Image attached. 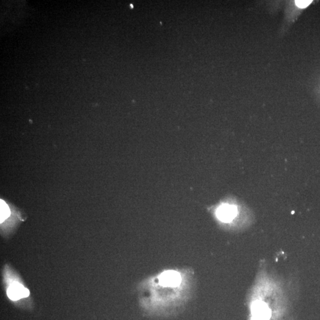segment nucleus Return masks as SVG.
Masks as SVG:
<instances>
[{"mask_svg":"<svg viewBox=\"0 0 320 320\" xmlns=\"http://www.w3.org/2000/svg\"><path fill=\"white\" fill-rule=\"evenodd\" d=\"M312 1H296L295 4L300 8H306L309 6Z\"/></svg>","mask_w":320,"mask_h":320,"instance_id":"nucleus-6","label":"nucleus"},{"mask_svg":"<svg viewBox=\"0 0 320 320\" xmlns=\"http://www.w3.org/2000/svg\"><path fill=\"white\" fill-rule=\"evenodd\" d=\"M8 297L12 301H17L20 299L28 297L30 291L28 289L24 287L22 284L13 282L8 287L7 291Z\"/></svg>","mask_w":320,"mask_h":320,"instance_id":"nucleus-3","label":"nucleus"},{"mask_svg":"<svg viewBox=\"0 0 320 320\" xmlns=\"http://www.w3.org/2000/svg\"><path fill=\"white\" fill-rule=\"evenodd\" d=\"M287 294L285 286L280 280L269 274L265 266L260 269L249 294L252 320L274 319V312H277L274 307H285Z\"/></svg>","mask_w":320,"mask_h":320,"instance_id":"nucleus-1","label":"nucleus"},{"mask_svg":"<svg viewBox=\"0 0 320 320\" xmlns=\"http://www.w3.org/2000/svg\"><path fill=\"white\" fill-rule=\"evenodd\" d=\"M181 281L180 274L176 271H166L159 276L160 283L165 287H177L180 285Z\"/></svg>","mask_w":320,"mask_h":320,"instance_id":"nucleus-4","label":"nucleus"},{"mask_svg":"<svg viewBox=\"0 0 320 320\" xmlns=\"http://www.w3.org/2000/svg\"><path fill=\"white\" fill-rule=\"evenodd\" d=\"M0 202V223L2 224L10 216L11 212L4 200L1 199Z\"/></svg>","mask_w":320,"mask_h":320,"instance_id":"nucleus-5","label":"nucleus"},{"mask_svg":"<svg viewBox=\"0 0 320 320\" xmlns=\"http://www.w3.org/2000/svg\"><path fill=\"white\" fill-rule=\"evenodd\" d=\"M237 206L230 204H223L217 209L216 215L218 219L224 223H231L239 214Z\"/></svg>","mask_w":320,"mask_h":320,"instance_id":"nucleus-2","label":"nucleus"}]
</instances>
